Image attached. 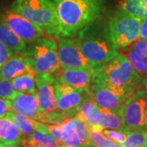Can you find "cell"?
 I'll list each match as a JSON object with an SVG mask.
<instances>
[{
  "instance_id": "6da1fadb",
  "label": "cell",
  "mask_w": 147,
  "mask_h": 147,
  "mask_svg": "<svg viewBox=\"0 0 147 147\" xmlns=\"http://www.w3.org/2000/svg\"><path fill=\"white\" fill-rule=\"evenodd\" d=\"M142 80L129 60L120 53L94 72L92 77V83L104 86L126 100L141 89Z\"/></svg>"
},
{
  "instance_id": "7a4b0ae2",
  "label": "cell",
  "mask_w": 147,
  "mask_h": 147,
  "mask_svg": "<svg viewBox=\"0 0 147 147\" xmlns=\"http://www.w3.org/2000/svg\"><path fill=\"white\" fill-rule=\"evenodd\" d=\"M61 25V38H70L98 21L107 0H53Z\"/></svg>"
},
{
  "instance_id": "3957f363",
  "label": "cell",
  "mask_w": 147,
  "mask_h": 147,
  "mask_svg": "<svg viewBox=\"0 0 147 147\" xmlns=\"http://www.w3.org/2000/svg\"><path fill=\"white\" fill-rule=\"evenodd\" d=\"M76 41L85 58L99 69L119 54L105 31V25L97 24V21L81 30Z\"/></svg>"
},
{
  "instance_id": "277c9868",
  "label": "cell",
  "mask_w": 147,
  "mask_h": 147,
  "mask_svg": "<svg viewBox=\"0 0 147 147\" xmlns=\"http://www.w3.org/2000/svg\"><path fill=\"white\" fill-rule=\"evenodd\" d=\"M11 11L40 27L47 35L61 38V25L53 0H14Z\"/></svg>"
},
{
  "instance_id": "5b68a950",
  "label": "cell",
  "mask_w": 147,
  "mask_h": 147,
  "mask_svg": "<svg viewBox=\"0 0 147 147\" xmlns=\"http://www.w3.org/2000/svg\"><path fill=\"white\" fill-rule=\"evenodd\" d=\"M20 55L35 74H53L61 69L58 57L57 43L51 38L41 37L28 43Z\"/></svg>"
},
{
  "instance_id": "8992f818",
  "label": "cell",
  "mask_w": 147,
  "mask_h": 147,
  "mask_svg": "<svg viewBox=\"0 0 147 147\" xmlns=\"http://www.w3.org/2000/svg\"><path fill=\"white\" fill-rule=\"evenodd\" d=\"M141 21L119 10L105 23V31L115 49H123L140 38Z\"/></svg>"
},
{
  "instance_id": "52a82bcc",
  "label": "cell",
  "mask_w": 147,
  "mask_h": 147,
  "mask_svg": "<svg viewBox=\"0 0 147 147\" xmlns=\"http://www.w3.org/2000/svg\"><path fill=\"white\" fill-rule=\"evenodd\" d=\"M35 83L41 113L40 122L61 124L66 118L57 111V79L53 74H35Z\"/></svg>"
},
{
  "instance_id": "ba28073f",
  "label": "cell",
  "mask_w": 147,
  "mask_h": 147,
  "mask_svg": "<svg viewBox=\"0 0 147 147\" xmlns=\"http://www.w3.org/2000/svg\"><path fill=\"white\" fill-rule=\"evenodd\" d=\"M127 131H147V91L139 89L127 99L120 111Z\"/></svg>"
},
{
  "instance_id": "9c48e42d",
  "label": "cell",
  "mask_w": 147,
  "mask_h": 147,
  "mask_svg": "<svg viewBox=\"0 0 147 147\" xmlns=\"http://www.w3.org/2000/svg\"><path fill=\"white\" fill-rule=\"evenodd\" d=\"M58 57L61 68L82 69L96 72L99 68L88 61L79 47L76 39L59 38Z\"/></svg>"
},
{
  "instance_id": "30bf717a",
  "label": "cell",
  "mask_w": 147,
  "mask_h": 147,
  "mask_svg": "<svg viewBox=\"0 0 147 147\" xmlns=\"http://www.w3.org/2000/svg\"><path fill=\"white\" fill-rule=\"evenodd\" d=\"M2 22L27 43L34 42L45 34L43 30L11 11L2 16Z\"/></svg>"
},
{
  "instance_id": "8fae6325",
  "label": "cell",
  "mask_w": 147,
  "mask_h": 147,
  "mask_svg": "<svg viewBox=\"0 0 147 147\" xmlns=\"http://www.w3.org/2000/svg\"><path fill=\"white\" fill-rule=\"evenodd\" d=\"M56 89L58 112L66 119L74 117L79 111L87 91L81 92L74 89L58 80H57Z\"/></svg>"
},
{
  "instance_id": "7c38bea8",
  "label": "cell",
  "mask_w": 147,
  "mask_h": 147,
  "mask_svg": "<svg viewBox=\"0 0 147 147\" xmlns=\"http://www.w3.org/2000/svg\"><path fill=\"white\" fill-rule=\"evenodd\" d=\"M64 144L72 147H92L89 144V127L76 116L61 123Z\"/></svg>"
},
{
  "instance_id": "4fadbf2b",
  "label": "cell",
  "mask_w": 147,
  "mask_h": 147,
  "mask_svg": "<svg viewBox=\"0 0 147 147\" xmlns=\"http://www.w3.org/2000/svg\"><path fill=\"white\" fill-rule=\"evenodd\" d=\"M59 82L81 92L89 91L92 84L93 72L82 69L61 68L53 74Z\"/></svg>"
},
{
  "instance_id": "5bb4252c",
  "label": "cell",
  "mask_w": 147,
  "mask_h": 147,
  "mask_svg": "<svg viewBox=\"0 0 147 147\" xmlns=\"http://www.w3.org/2000/svg\"><path fill=\"white\" fill-rule=\"evenodd\" d=\"M90 92L96 105L102 110L120 113L123 106L127 101L126 99L116 94L113 91L95 83L91 85Z\"/></svg>"
},
{
  "instance_id": "9a60e30c",
  "label": "cell",
  "mask_w": 147,
  "mask_h": 147,
  "mask_svg": "<svg viewBox=\"0 0 147 147\" xmlns=\"http://www.w3.org/2000/svg\"><path fill=\"white\" fill-rule=\"evenodd\" d=\"M11 101V111L22 115L34 120L41 121L39 101L37 92L34 94L17 92Z\"/></svg>"
},
{
  "instance_id": "2e32d148",
  "label": "cell",
  "mask_w": 147,
  "mask_h": 147,
  "mask_svg": "<svg viewBox=\"0 0 147 147\" xmlns=\"http://www.w3.org/2000/svg\"><path fill=\"white\" fill-rule=\"evenodd\" d=\"M34 72L21 55L11 57L0 67V81H11L25 74Z\"/></svg>"
},
{
  "instance_id": "e0dca14e",
  "label": "cell",
  "mask_w": 147,
  "mask_h": 147,
  "mask_svg": "<svg viewBox=\"0 0 147 147\" xmlns=\"http://www.w3.org/2000/svg\"><path fill=\"white\" fill-rule=\"evenodd\" d=\"M26 141L16 125L7 118L0 119V143L10 146H21Z\"/></svg>"
},
{
  "instance_id": "ac0fdd59",
  "label": "cell",
  "mask_w": 147,
  "mask_h": 147,
  "mask_svg": "<svg viewBox=\"0 0 147 147\" xmlns=\"http://www.w3.org/2000/svg\"><path fill=\"white\" fill-rule=\"evenodd\" d=\"M100 110L89 90L85 92L83 102L75 116L90 127H96V120L100 113Z\"/></svg>"
},
{
  "instance_id": "d6986e66",
  "label": "cell",
  "mask_w": 147,
  "mask_h": 147,
  "mask_svg": "<svg viewBox=\"0 0 147 147\" xmlns=\"http://www.w3.org/2000/svg\"><path fill=\"white\" fill-rule=\"evenodd\" d=\"M24 143L34 145L38 147H58L60 144L47 131V123L40 121L37 122L36 129Z\"/></svg>"
},
{
  "instance_id": "ffe728a7",
  "label": "cell",
  "mask_w": 147,
  "mask_h": 147,
  "mask_svg": "<svg viewBox=\"0 0 147 147\" xmlns=\"http://www.w3.org/2000/svg\"><path fill=\"white\" fill-rule=\"evenodd\" d=\"M0 42L8 48L12 56L21 54L26 47V42L20 38L3 22H0Z\"/></svg>"
},
{
  "instance_id": "44dd1931",
  "label": "cell",
  "mask_w": 147,
  "mask_h": 147,
  "mask_svg": "<svg viewBox=\"0 0 147 147\" xmlns=\"http://www.w3.org/2000/svg\"><path fill=\"white\" fill-rule=\"evenodd\" d=\"M96 127L127 131L124 127L120 113H115L100 109L96 120Z\"/></svg>"
},
{
  "instance_id": "7402d4cb",
  "label": "cell",
  "mask_w": 147,
  "mask_h": 147,
  "mask_svg": "<svg viewBox=\"0 0 147 147\" xmlns=\"http://www.w3.org/2000/svg\"><path fill=\"white\" fill-rule=\"evenodd\" d=\"M120 10L139 19L147 18V0H120Z\"/></svg>"
},
{
  "instance_id": "603a6c76",
  "label": "cell",
  "mask_w": 147,
  "mask_h": 147,
  "mask_svg": "<svg viewBox=\"0 0 147 147\" xmlns=\"http://www.w3.org/2000/svg\"><path fill=\"white\" fill-rule=\"evenodd\" d=\"M11 82L17 92L27 94H34L37 92L34 72L22 74L11 79Z\"/></svg>"
},
{
  "instance_id": "cb8c5ba5",
  "label": "cell",
  "mask_w": 147,
  "mask_h": 147,
  "mask_svg": "<svg viewBox=\"0 0 147 147\" xmlns=\"http://www.w3.org/2000/svg\"><path fill=\"white\" fill-rule=\"evenodd\" d=\"M6 118L11 120L16 127L19 128V130L23 133V135L26 138L29 137L36 129L37 120L30 119L28 117L17 114L12 111H9L5 116Z\"/></svg>"
},
{
  "instance_id": "d4e9b609",
  "label": "cell",
  "mask_w": 147,
  "mask_h": 147,
  "mask_svg": "<svg viewBox=\"0 0 147 147\" xmlns=\"http://www.w3.org/2000/svg\"><path fill=\"white\" fill-rule=\"evenodd\" d=\"M120 54L126 57L130 63L131 64L133 69L137 71V73L143 79L147 77V59L140 57L137 54L132 53L127 48L119 49L118 50Z\"/></svg>"
},
{
  "instance_id": "484cf974",
  "label": "cell",
  "mask_w": 147,
  "mask_h": 147,
  "mask_svg": "<svg viewBox=\"0 0 147 147\" xmlns=\"http://www.w3.org/2000/svg\"><path fill=\"white\" fill-rule=\"evenodd\" d=\"M103 129L96 127H89V144L92 147H108L112 142L105 137Z\"/></svg>"
},
{
  "instance_id": "4316f807",
  "label": "cell",
  "mask_w": 147,
  "mask_h": 147,
  "mask_svg": "<svg viewBox=\"0 0 147 147\" xmlns=\"http://www.w3.org/2000/svg\"><path fill=\"white\" fill-rule=\"evenodd\" d=\"M123 147L147 146V131H128Z\"/></svg>"
},
{
  "instance_id": "83f0119b",
  "label": "cell",
  "mask_w": 147,
  "mask_h": 147,
  "mask_svg": "<svg viewBox=\"0 0 147 147\" xmlns=\"http://www.w3.org/2000/svg\"><path fill=\"white\" fill-rule=\"evenodd\" d=\"M126 48L137 54L140 57L147 59V39L138 38Z\"/></svg>"
},
{
  "instance_id": "f1b7e54d",
  "label": "cell",
  "mask_w": 147,
  "mask_h": 147,
  "mask_svg": "<svg viewBox=\"0 0 147 147\" xmlns=\"http://www.w3.org/2000/svg\"><path fill=\"white\" fill-rule=\"evenodd\" d=\"M104 135L110 141L116 144L123 145L126 140L128 131H121V130H113V129H103Z\"/></svg>"
},
{
  "instance_id": "f546056e",
  "label": "cell",
  "mask_w": 147,
  "mask_h": 147,
  "mask_svg": "<svg viewBox=\"0 0 147 147\" xmlns=\"http://www.w3.org/2000/svg\"><path fill=\"white\" fill-rule=\"evenodd\" d=\"M16 93L11 81H0V98L11 100Z\"/></svg>"
},
{
  "instance_id": "4dcf8cb0",
  "label": "cell",
  "mask_w": 147,
  "mask_h": 147,
  "mask_svg": "<svg viewBox=\"0 0 147 147\" xmlns=\"http://www.w3.org/2000/svg\"><path fill=\"white\" fill-rule=\"evenodd\" d=\"M47 130L60 145L61 144H64L63 130H62L61 123V124H50V123H47Z\"/></svg>"
},
{
  "instance_id": "1f68e13d",
  "label": "cell",
  "mask_w": 147,
  "mask_h": 147,
  "mask_svg": "<svg viewBox=\"0 0 147 147\" xmlns=\"http://www.w3.org/2000/svg\"><path fill=\"white\" fill-rule=\"evenodd\" d=\"M11 101L7 99L0 98V119H3L6 115L11 111Z\"/></svg>"
},
{
  "instance_id": "d6a6232c",
  "label": "cell",
  "mask_w": 147,
  "mask_h": 147,
  "mask_svg": "<svg viewBox=\"0 0 147 147\" xmlns=\"http://www.w3.org/2000/svg\"><path fill=\"white\" fill-rule=\"evenodd\" d=\"M11 57H12V55L8 50V48L0 42V67L5 63Z\"/></svg>"
},
{
  "instance_id": "836d02e7",
  "label": "cell",
  "mask_w": 147,
  "mask_h": 147,
  "mask_svg": "<svg viewBox=\"0 0 147 147\" xmlns=\"http://www.w3.org/2000/svg\"><path fill=\"white\" fill-rule=\"evenodd\" d=\"M140 38L147 39V18L142 19L140 26Z\"/></svg>"
},
{
  "instance_id": "e575fe53",
  "label": "cell",
  "mask_w": 147,
  "mask_h": 147,
  "mask_svg": "<svg viewBox=\"0 0 147 147\" xmlns=\"http://www.w3.org/2000/svg\"><path fill=\"white\" fill-rule=\"evenodd\" d=\"M142 86L145 88V89L147 91V77L146 78H145V79H143L142 80Z\"/></svg>"
},
{
  "instance_id": "d590c367",
  "label": "cell",
  "mask_w": 147,
  "mask_h": 147,
  "mask_svg": "<svg viewBox=\"0 0 147 147\" xmlns=\"http://www.w3.org/2000/svg\"><path fill=\"white\" fill-rule=\"evenodd\" d=\"M108 147H123V145H120V144H116V143H114L112 142V144H110V146Z\"/></svg>"
},
{
  "instance_id": "8d00e7d4",
  "label": "cell",
  "mask_w": 147,
  "mask_h": 147,
  "mask_svg": "<svg viewBox=\"0 0 147 147\" xmlns=\"http://www.w3.org/2000/svg\"><path fill=\"white\" fill-rule=\"evenodd\" d=\"M23 146L24 147H38L37 146H34V145H30V144H27V143H24L23 144Z\"/></svg>"
},
{
  "instance_id": "74e56055",
  "label": "cell",
  "mask_w": 147,
  "mask_h": 147,
  "mask_svg": "<svg viewBox=\"0 0 147 147\" xmlns=\"http://www.w3.org/2000/svg\"><path fill=\"white\" fill-rule=\"evenodd\" d=\"M0 147H21V146H7V145H4V144L0 143Z\"/></svg>"
},
{
  "instance_id": "f35d334b",
  "label": "cell",
  "mask_w": 147,
  "mask_h": 147,
  "mask_svg": "<svg viewBox=\"0 0 147 147\" xmlns=\"http://www.w3.org/2000/svg\"><path fill=\"white\" fill-rule=\"evenodd\" d=\"M58 147H72V146H69L65 145V144H61V145H60Z\"/></svg>"
},
{
  "instance_id": "ab89813d",
  "label": "cell",
  "mask_w": 147,
  "mask_h": 147,
  "mask_svg": "<svg viewBox=\"0 0 147 147\" xmlns=\"http://www.w3.org/2000/svg\"><path fill=\"white\" fill-rule=\"evenodd\" d=\"M144 147H147V146H144Z\"/></svg>"
}]
</instances>
